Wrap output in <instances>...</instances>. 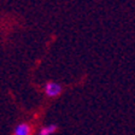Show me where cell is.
Returning <instances> with one entry per match:
<instances>
[{
  "label": "cell",
  "mask_w": 135,
  "mask_h": 135,
  "mask_svg": "<svg viewBox=\"0 0 135 135\" xmlns=\"http://www.w3.org/2000/svg\"><path fill=\"white\" fill-rule=\"evenodd\" d=\"M40 90L44 93L45 97H47L50 99H54V98H58L62 94L63 90H64V87H63L62 84L57 83V82L48 80V81H46L45 83L42 84V87L40 88Z\"/></svg>",
  "instance_id": "cell-1"
},
{
  "label": "cell",
  "mask_w": 135,
  "mask_h": 135,
  "mask_svg": "<svg viewBox=\"0 0 135 135\" xmlns=\"http://www.w3.org/2000/svg\"><path fill=\"white\" fill-rule=\"evenodd\" d=\"M12 135H33V127L29 122H18L12 130Z\"/></svg>",
  "instance_id": "cell-2"
},
{
  "label": "cell",
  "mask_w": 135,
  "mask_h": 135,
  "mask_svg": "<svg viewBox=\"0 0 135 135\" xmlns=\"http://www.w3.org/2000/svg\"><path fill=\"white\" fill-rule=\"evenodd\" d=\"M59 130V127L56 123H51L47 126H42L39 129L37 134L39 135H53Z\"/></svg>",
  "instance_id": "cell-3"
},
{
  "label": "cell",
  "mask_w": 135,
  "mask_h": 135,
  "mask_svg": "<svg viewBox=\"0 0 135 135\" xmlns=\"http://www.w3.org/2000/svg\"><path fill=\"white\" fill-rule=\"evenodd\" d=\"M33 135H39V134H37V133H36V134H33Z\"/></svg>",
  "instance_id": "cell-4"
}]
</instances>
